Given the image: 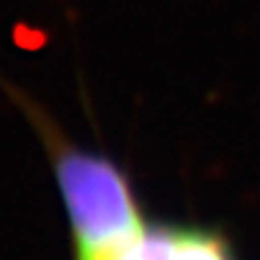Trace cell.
<instances>
[{
	"label": "cell",
	"mask_w": 260,
	"mask_h": 260,
	"mask_svg": "<svg viewBox=\"0 0 260 260\" xmlns=\"http://www.w3.org/2000/svg\"><path fill=\"white\" fill-rule=\"evenodd\" d=\"M53 167L69 219L73 260H96L146 226L128 178L103 155L59 146Z\"/></svg>",
	"instance_id": "1"
},
{
	"label": "cell",
	"mask_w": 260,
	"mask_h": 260,
	"mask_svg": "<svg viewBox=\"0 0 260 260\" xmlns=\"http://www.w3.org/2000/svg\"><path fill=\"white\" fill-rule=\"evenodd\" d=\"M96 260H233L229 244L212 231L146 224L123 247Z\"/></svg>",
	"instance_id": "2"
}]
</instances>
